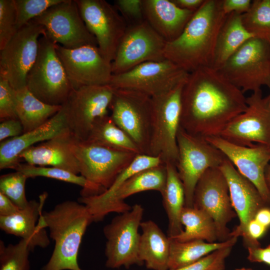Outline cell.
I'll return each instance as SVG.
<instances>
[{"label":"cell","instance_id":"obj_1","mask_svg":"<svg viewBox=\"0 0 270 270\" xmlns=\"http://www.w3.org/2000/svg\"><path fill=\"white\" fill-rule=\"evenodd\" d=\"M246 107L240 89L212 68H200L188 73L184 84L180 126L194 136H218Z\"/></svg>","mask_w":270,"mask_h":270},{"label":"cell","instance_id":"obj_2","mask_svg":"<svg viewBox=\"0 0 270 270\" xmlns=\"http://www.w3.org/2000/svg\"><path fill=\"white\" fill-rule=\"evenodd\" d=\"M223 0H204L181 34L166 42L164 56L190 73L202 67L212 66L218 32L226 15Z\"/></svg>","mask_w":270,"mask_h":270},{"label":"cell","instance_id":"obj_3","mask_svg":"<svg viewBox=\"0 0 270 270\" xmlns=\"http://www.w3.org/2000/svg\"><path fill=\"white\" fill-rule=\"evenodd\" d=\"M92 222L87 208L78 202L66 200L48 212H42L38 226L48 228L54 246L49 260L41 270H82L78 262L79 249Z\"/></svg>","mask_w":270,"mask_h":270},{"label":"cell","instance_id":"obj_4","mask_svg":"<svg viewBox=\"0 0 270 270\" xmlns=\"http://www.w3.org/2000/svg\"><path fill=\"white\" fill-rule=\"evenodd\" d=\"M56 44L46 34L40 38L38 56L27 74L26 86L42 102L62 106L72 88L58 56Z\"/></svg>","mask_w":270,"mask_h":270},{"label":"cell","instance_id":"obj_5","mask_svg":"<svg viewBox=\"0 0 270 270\" xmlns=\"http://www.w3.org/2000/svg\"><path fill=\"white\" fill-rule=\"evenodd\" d=\"M186 80L170 90L152 97L148 155L160 156L164 164H176L178 160L177 134L180 127L182 91Z\"/></svg>","mask_w":270,"mask_h":270},{"label":"cell","instance_id":"obj_6","mask_svg":"<svg viewBox=\"0 0 270 270\" xmlns=\"http://www.w3.org/2000/svg\"><path fill=\"white\" fill-rule=\"evenodd\" d=\"M244 93L270 84V43L254 37L246 41L218 70Z\"/></svg>","mask_w":270,"mask_h":270},{"label":"cell","instance_id":"obj_7","mask_svg":"<svg viewBox=\"0 0 270 270\" xmlns=\"http://www.w3.org/2000/svg\"><path fill=\"white\" fill-rule=\"evenodd\" d=\"M177 142L176 166L184 190V206L193 207L194 192L200 178L208 168L220 167L226 158L205 138L188 134L180 126Z\"/></svg>","mask_w":270,"mask_h":270},{"label":"cell","instance_id":"obj_8","mask_svg":"<svg viewBox=\"0 0 270 270\" xmlns=\"http://www.w3.org/2000/svg\"><path fill=\"white\" fill-rule=\"evenodd\" d=\"M109 109L115 124L130 138L142 154H148L152 114V97L136 90L115 88Z\"/></svg>","mask_w":270,"mask_h":270},{"label":"cell","instance_id":"obj_9","mask_svg":"<svg viewBox=\"0 0 270 270\" xmlns=\"http://www.w3.org/2000/svg\"><path fill=\"white\" fill-rule=\"evenodd\" d=\"M143 207L136 204L130 210L114 218L103 230L106 239V266L110 268L144 263L138 256L140 236L138 228L144 214Z\"/></svg>","mask_w":270,"mask_h":270},{"label":"cell","instance_id":"obj_10","mask_svg":"<svg viewBox=\"0 0 270 270\" xmlns=\"http://www.w3.org/2000/svg\"><path fill=\"white\" fill-rule=\"evenodd\" d=\"M114 90L110 84L72 89L62 106L68 129L76 140H86L94 121L108 115Z\"/></svg>","mask_w":270,"mask_h":270},{"label":"cell","instance_id":"obj_11","mask_svg":"<svg viewBox=\"0 0 270 270\" xmlns=\"http://www.w3.org/2000/svg\"><path fill=\"white\" fill-rule=\"evenodd\" d=\"M43 26L30 21L18 30L0 50V76L16 90L26 87L27 74L36 59Z\"/></svg>","mask_w":270,"mask_h":270},{"label":"cell","instance_id":"obj_12","mask_svg":"<svg viewBox=\"0 0 270 270\" xmlns=\"http://www.w3.org/2000/svg\"><path fill=\"white\" fill-rule=\"evenodd\" d=\"M73 150L78 162L80 174L104 190L137 155L78 140L74 144Z\"/></svg>","mask_w":270,"mask_h":270},{"label":"cell","instance_id":"obj_13","mask_svg":"<svg viewBox=\"0 0 270 270\" xmlns=\"http://www.w3.org/2000/svg\"><path fill=\"white\" fill-rule=\"evenodd\" d=\"M188 74L164 59L145 62L124 72L113 74L109 84L116 89L136 90L153 97L172 89L184 81Z\"/></svg>","mask_w":270,"mask_h":270},{"label":"cell","instance_id":"obj_14","mask_svg":"<svg viewBox=\"0 0 270 270\" xmlns=\"http://www.w3.org/2000/svg\"><path fill=\"white\" fill-rule=\"evenodd\" d=\"M193 207L212 219L220 242L231 238L227 225L236 214L232 204L227 180L219 167L208 168L199 180L194 192Z\"/></svg>","mask_w":270,"mask_h":270},{"label":"cell","instance_id":"obj_15","mask_svg":"<svg viewBox=\"0 0 270 270\" xmlns=\"http://www.w3.org/2000/svg\"><path fill=\"white\" fill-rule=\"evenodd\" d=\"M31 21L43 26L46 36L65 48L72 49L86 45L98 46L95 37L81 16L76 0H64Z\"/></svg>","mask_w":270,"mask_h":270},{"label":"cell","instance_id":"obj_16","mask_svg":"<svg viewBox=\"0 0 270 270\" xmlns=\"http://www.w3.org/2000/svg\"><path fill=\"white\" fill-rule=\"evenodd\" d=\"M81 16L94 36L102 56L112 63L128 27L114 6L104 0H76Z\"/></svg>","mask_w":270,"mask_h":270},{"label":"cell","instance_id":"obj_17","mask_svg":"<svg viewBox=\"0 0 270 270\" xmlns=\"http://www.w3.org/2000/svg\"><path fill=\"white\" fill-rule=\"evenodd\" d=\"M166 42L146 21L128 26L111 63L113 74L145 62L164 59Z\"/></svg>","mask_w":270,"mask_h":270},{"label":"cell","instance_id":"obj_18","mask_svg":"<svg viewBox=\"0 0 270 270\" xmlns=\"http://www.w3.org/2000/svg\"><path fill=\"white\" fill-rule=\"evenodd\" d=\"M247 107L223 130L218 136L238 146H270V97L261 90L246 98Z\"/></svg>","mask_w":270,"mask_h":270},{"label":"cell","instance_id":"obj_19","mask_svg":"<svg viewBox=\"0 0 270 270\" xmlns=\"http://www.w3.org/2000/svg\"><path fill=\"white\" fill-rule=\"evenodd\" d=\"M56 49L72 88L110 84L113 75L112 64L97 46L86 45L70 49L56 44Z\"/></svg>","mask_w":270,"mask_h":270},{"label":"cell","instance_id":"obj_20","mask_svg":"<svg viewBox=\"0 0 270 270\" xmlns=\"http://www.w3.org/2000/svg\"><path fill=\"white\" fill-rule=\"evenodd\" d=\"M205 138L220 150L238 172L256 186L270 206V190L265 178L266 170L270 162V146L258 144L243 146L220 136Z\"/></svg>","mask_w":270,"mask_h":270},{"label":"cell","instance_id":"obj_21","mask_svg":"<svg viewBox=\"0 0 270 270\" xmlns=\"http://www.w3.org/2000/svg\"><path fill=\"white\" fill-rule=\"evenodd\" d=\"M219 168L227 180L232 204L239 219L238 225L230 232V236H242L246 246L248 224L260 209L270 206L256 186L242 176L227 158Z\"/></svg>","mask_w":270,"mask_h":270},{"label":"cell","instance_id":"obj_22","mask_svg":"<svg viewBox=\"0 0 270 270\" xmlns=\"http://www.w3.org/2000/svg\"><path fill=\"white\" fill-rule=\"evenodd\" d=\"M166 181V164L142 170L126 180L106 202L88 210L93 222H100L111 212L124 213L132 208L124 202L126 198L138 192L156 190L164 192Z\"/></svg>","mask_w":270,"mask_h":270},{"label":"cell","instance_id":"obj_23","mask_svg":"<svg viewBox=\"0 0 270 270\" xmlns=\"http://www.w3.org/2000/svg\"><path fill=\"white\" fill-rule=\"evenodd\" d=\"M76 140L68 130L27 148L21 153L20 158L30 164L60 168L79 174V164L73 150Z\"/></svg>","mask_w":270,"mask_h":270},{"label":"cell","instance_id":"obj_24","mask_svg":"<svg viewBox=\"0 0 270 270\" xmlns=\"http://www.w3.org/2000/svg\"><path fill=\"white\" fill-rule=\"evenodd\" d=\"M68 129L62 106L60 110L40 126L0 144V169H14L20 163L22 152L38 142L49 140Z\"/></svg>","mask_w":270,"mask_h":270},{"label":"cell","instance_id":"obj_25","mask_svg":"<svg viewBox=\"0 0 270 270\" xmlns=\"http://www.w3.org/2000/svg\"><path fill=\"white\" fill-rule=\"evenodd\" d=\"M48 194L44 192L40 200L29 201L26 206L9 216H0V228L6 234H12L26 240L30 251L35 248H46L50 243L44 228L38 226L40 216Z\"/></svg>","mask_w":270,"mask_h":270},{"label":"cell","instance_id":"obj_26","mask_svg":"<svg viewBox=\"0 0 270 270\" xmlns=\"http://www.w3.org/2000/svg\"><path fill=\"white\" fill-rule=\"evenodd\" d=\"M142 7L145 20L166 42L181 34L195 12L171 0H142Z\"/></svg>","mask_w":270,"mask_h":270},{"label":"cell","instance_id":"obj_27","mask_svg":"<svg viewBox=\"0 0 270 270\" xmlns=\"http://www.w3.org/2000/svg\"><path fill=\"white\" fill-rule=\"evenodd\" d=\"M138 256L146 268L153 270H168L170 238L151 220L142 222Z\"/></svg>","mask_w":270,"mask_h":270},{"label":"cell","instance_id":"obj_28","mask_svg":"<svg viewBox=\"0 0 270 270\" xmlns=\"http://www.w3.org/2000/svg\"><path fill=\"white\" fill-rule=\"evenodd\" d=\"M254 37L244 26L242 14L232 12L226 15L218 35L212 68L220 70L242 45Z\"/></svg>","mask_w":270,"mask_h":270},{"label":"cell","instance_id":"obj_29","mask_svg":"<svg viewBox=\"0 0 270 270\" xmlns=\"http://www.w3.org/2000/svg\"><path fill=\"white\" fill-rule=\"evenodd\" d=\"M166 166V181L162 196L168 219V236L172 238L183 231L180 217L185 205V193L176 164L168 162Z\"/></svg>","mask_w":270,"mask_h":270},{"label":"cell","instance_id":"obj_30","mask_svg":"<svg viewBox=\"0 0 270 270\" xmlns=\"http://www.w3.org/2000/svg\"><path fill=\"white\" fill-rule=\"evenodd\" d=\"M16 112L24 133L46 123L58 113L62 106L46 104L34 96L26 87L16 90Z\"/></svg>","mask_w":270,"mask_h":270},{"label":"cell","instance_id":"obj_31","mask_svg":"<svg viewBox=\"0 0 270 270\" xmlns=\"http://www.w3.org/2000/svg\"><path fill=\"white\" fill-rule=\"evenodd\" d=\"M170 238L169 270L177 269L192 264L217 250L233 246L238 240V238L233 236L224 242L210 243L202 240L180 242Z\"/></svg>","mask_w":270,"mask_h":270},{"label":"cell","instance_id":"obj_32","mask_svg":"<svg viewBox=\"0 0 270 270\" xmlns=\"http://www.w3.org/2000/svg\"><path fill=\"white\" fill-rule=\"evenodd\" d=\"M84 141L136 154H142L136 144L115 124L110 115L94 121Z\"/></svg>","mask_w":270,"mask_h":270},{"label":"cell","instance_id":"obj_33","mask_svg":"<svg viewBox=\"0 0 270 270\" xmlns=\"http://www.w3.org/2000/svg\"><path fill=\"white\" fill-rule=\"evenodd\" d=\"M180 220L184 227V230L179 234L170 238L180 242L202 240L212 243L218 240L214 220L202 210L194 207L184 206L181 212Z\"/></svg>","mask_w":270,"mask_h":270},{"label":"cell","instance_id":"obj_34","mask_svg":"<svg viewBox=\"0 0 270 270\" xmlns=\"http://www.w3.org/2000/svg\"><path fill=\"white\" fill-rule=\"evenodd\" d=\"M164 164L160 156L146 154H137L132 163L116 178L114 182L104 192L98 195L80 196L78 202L84 204L88 210L108 200L129 178L144 170Z\"/></svg>","mask_w":270,"mask_h":270},{"label":"cell","instance_id":"obj_35","mask_svg":"<svg viewBox=\"0 0 270 270\" xmlns=\"http://www.w3.org/2000/svg\"><path fill=\"white\" fill-rule=\"evenodd\" d=\"M14 170L23 173L28 178L42 176L79 186L82 188L80 192L82 197L100 194L105 191L102 188L90 182L82 176L60 168L38 166L20 162Z\"/></svg>","mask_w":270,"mask_h":270},{"label":"cell","instance_id":"obj_36","mask_svg":"<svg viewBox=\"0 0 270 270\" xmlns=\"http://www.w3.org/2000/svg\"><path fill=\"white\" fill-rule=\"evenodd\" d=\"M246 29L254 37L270 42V0H254L242 14Z\"/></svg>","mask_w":270,"mask_h":270},{"label":"cell","instance_id":"obj_37","mask_svg":"<svg viewBox=\"0 0 270 270\" xmlns=\"http://www.w3.org/2000/svg\"><path fill=\"white\" fill-rule=\"evenodd\" d=\"M28 242L22 239L16 244L7 246L0 240V270H30Z\"/></svg>","mask_w":270,"mask_h":270},{"label":"cell","instance_id":"obj_38","mask_svg":"<svg viewBox=\"0 0 270 270\" xmlns=\"http://www.w3.org/2000/svg\"><path fill=\"white\" fill-rule=\"evenodd\" d=\"M28 178L16 171L0 177V192L10 198L20 209L28 204L25 194V184Z\"/></svg>","mask_w":270,"mask_h":270},{"label":"cell","instance_id":"obj_39","mask_svg":"<svg viewBox=\"0 0 270 270\" xmlns=\"http://www.w3.org/2000/svg\"><path fill=\"white\" fill-rule=\"evenodd\" d=\"M64 0H14L18 30L48 8Z\"/></svg>","mask_w":270,"mask_h":270},{"label":"cell","instance_id":"obj_40","mask_svg":"<svg viewBox=\"0 0 270 270\" xmlns=\"http://www.w3.org/2000/svg\"><path fill=\"white\" fill-rule=\"evenodd\" d=\"M16 22L14 0H0V50L17 32Z\"/></svg>","mask_w":270,"mask_h":270},{"label":"cell","instance_id":"obj_41","mask_svg":"<svg viewBox=\"0 0 270 270\" xmlns=\"http://www.w3.org/2000/svg\"><path fill=\"white\" fill-rule=\"evenodd\" d=\"M232 248L227 246L217 250L192 264L169 270H224L226 260Z\"/></svg>","mask_w":270,"mask_h":270},{"label":"cell","instance_id":"obj_42","mask_svg":"<svg viewBox=\"0 0 270 270\" xmlns=\"http://www.w3.org/2000/svg\"><path fill=\"white\" fill-rule=\"evenodd\" d=\"M14 90L6 78L0 76V120L18 118Z\"/></svg>","mask_w":270,"mask_h":270},{"label":"cell","instance_id":"obj_43","mask_svg":"<svg viewBox=\"0 0 270 270\" xmlns=\"http://www.w3.org/2000/svg\"><path fill=\"white\" fill-rule=\"evenodd\" d=\"M114 6L124 19L128 26L144 20L142 0H116Z\"/></svg>","mask_w":270,"mask_h":270},{"label":"cell","instance_id":"obj_44","mask_svg":"<svg viewBox=\"0 0 270 270\" xmlns=\"http://www.w3.org/2000/svg\"><path fill=\"white\" fill-rule=\"evenodd\" d=\"M24 134L22 123L18 118H10L0 122V142L12 138L16 137Z\"/></svg>","mask_w":270,"mask_h":270},{"label":"cell","instance_id":"obj_45","mask_svg":"<svg viewBox=\"0 0 270 270\" xmlns=\"http://www.w3.org/2000/svg\"><path fill=\"white\" fill-rule=\"evenodd\" d=\"M252 2L250 0H223L222 10L226 15L232 12L243 14L249 10Z\"/></svg>","mask_w":270,"mask_h":270},{"label":"cell","instance_id":"obj_46","mask_svg":"<svg viewBox=\"0 0 270 270\" xmlns=\"http://www.w3.org/2000/svg\"><path fill=\"white\" fill-rule=\"evenodd\" d=\"M248 259L252 262H263L270 266V244L262 248L258 247H249Z\"/></svg>","mask_w":270,"mask_h":270},{"label":"cell","instance_id":"obj_47","mask_svg":"<svg viewBox=\"0 0 270 270\" xmlns=\"http://www.w3.org/2000/svg\"><path fill=\"white\" fill-rule=\"evenodd\" d=\"M20 210L10 198L0 192V216H9Z\"/></svg>","mask_w":270,"mask_h":270},{"label":"cell","instance_id":"obj_48","mask_svg":"<svg viewBox=\"0 0 270 270\" xmlns=\"http://www.w3.org/2000/svg\"><path fill=\"white\" fill-rule=\"evenodd\" d=\"M180 8L196 12L202 6L204 0H171Z\"/></svg>","mask_w":270,"mask_h":270},{"label":"cell","instance_id":"obj_49","mask_svg":"<svg viewBox=\"0 0 270 270\" xmlns=\"http://www.w3.org/2000/svg\"><path fill=\"white\" fill-rule=\"evenodd\" d=\"M254 219L268 228L270 226V208L265 206L260 209L256 214Z\"/></svg>","mask_w":270,"mask_h":270},{"label":"cell","instance_id":"obj_50","mask_svg":"<svg viewBox=\"0 0 270 270\" xmlns=\"http://www.w3.org/2000/svg\"><path fill=\"white\" fill-rule=\"evenodd\" d=\"M265 178L267 185L270 190V164H268L266 170Z\"/></svg>","mask_w":270,"mask_h":270},{"label":"cell","instance_id":"obj_51","mask_svg":"<svg viewBox=\"0 0 270 270\" xmlns=\"http://www.w3.org/2000/svg\"><path fill=\"white\" fill-rule=\"evenodd\" d=\"M236 270H249V268H237Z\"/></svg>","mask_w":270,"mask_h":270},{"label":"cell","instance_id":"obj_52","mask_svg":"<svg viewBox=\"0 0 270 270\" xmlns=\"http://www.w3.org/2000/svg\"><path fill=\"white\" fill-rule=\"evenodd\" d=\"M268 87L270 88V85H269V86ZM269 96H270V94H269Z\"/></svg>","mask_w":270,"mask_h":270},{"label":"cell","instance_id":"obj_53","mask_svg":"<svg viewBox=\"0 0 270 270\" xmlns=\"http://www.w3.org/2000/svg\"><path fill=\"white\" fill-rule=\"evenodd\" d=\"M249 270H254L249 268Z\"/></svg>","mask_w":270,"mask_h":270},{"label":"cell","instance_id":"obj_54","mask_svg":"<svg viewBox=\"0 0 270 270\" xmlns=\"http://www.w3.org/2000/svg\"></svg>","mask_w":270,"mask_h":270}]
</instances>
